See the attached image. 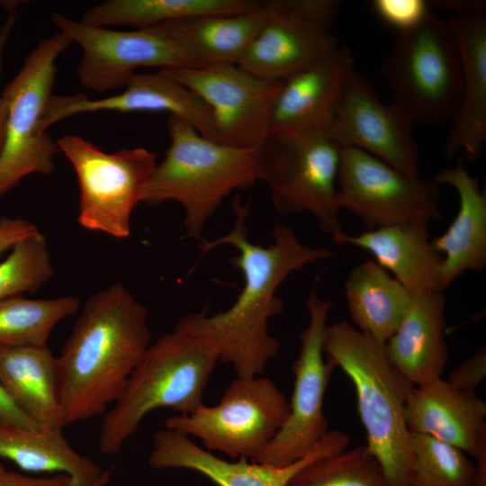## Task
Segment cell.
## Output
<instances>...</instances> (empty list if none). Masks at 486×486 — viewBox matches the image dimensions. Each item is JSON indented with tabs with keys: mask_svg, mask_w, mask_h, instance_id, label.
Returning <instances> with one entry per match:
<instances>
[{
	"mask_svg": "<svg viewBox=\"0 0 486 486\" xmlns=\"http://www.w3.org/2000/svg\"><path fill=\"white\" fill-rule=\"evenodd\" d=\"M233 212L232 229L214 240H202L199 249L202 256L220 246H233L238 253L230 262L241 272L243 288L228 310L211 315L203 309L185 317L214 345L220 362L230 364L238 377L248 378L259 376L280 350L279 341L268 331L269 320L284 309L277 288L292 273L330 258L333 252L306 246L283 224L274 227L271 245H256L248 238V206L237 197Z\"/></svg>",
	"mask_w": 486,
	"mask_h": 486,
	"instance_id": "6da1fadb",
	"label": "cell"
},
{
	"mask_svg": "<svg viewBox=\"0 0 486 486\" xmlns=\"http://www.w3.org/2000/svg\"><path fill=\"white\" fill-rule=\"evenodd\" d=\"M147 308L122 283L90 296L56 356L63 428L104 416L151 344Z\"/></svg>",
	"mask_w": 486,
	"mask_h": 486,
	"instance_id": "7a4b0ae2",
	"label": "cell"
},
{
	"mask_svg": "<svg viewBox=\"0 0 486 486\" xmlns=\"http://www.w3.org/2000/svg\"><path fill=\"white\" fill-rule=\"evenodd\" d=\"M220 362L214 345L184 316L148 346L122 393L104 415L100 451L120 453L150 412L167 408L188 414L203 404L205 387Z\"/></svg>",
	"mask_w": 486,
	"mask_h": 486,
	"instance_id": "3957f363",
	"label": "cell"
},
{
	"mask_svg": "<svg viewBox=\"0 0 486 486\" xmlns=\"http://www.w3.org/2000/svg\"><path fill=\"white\" fill-rule=\"evenodd\" d=\"M327 361L351 380L366 446L391 486H410L412 452L404 410L413 384L390 361L385 343L347 321L328 325L323 339Z\"/></svg>",
	"mask_w": 486,
	"mask_h": 486,
	"instance_id": "277c9868",
	"label": "cell"
},
{
	"mask_svg": "<svg viewBox=\"0 0 486 486\" xmlns=\"http://www.w3.org/2000/svg\"><path fill=\"white\" fill-rule=\"evenodd\" d=\"M170 145L157 164L141 202H178L186 236L199 238L207 220L233 191L258 181L257 148H241L209 140L187 122L169 115Z\"/></svg>",
	"mask_w": 486,
	"mask_h": 486,
	"instance_id": "5b68a950",
	"label": "cell"
},
{
	"mask_svg": "<svg viewBox=\"0 0 486 486\" xmlns=\"http://www.w3.org/2000/svg\"><path fill=\"white\" fill-rule=\"evenodd\" d=\"M394 104L415 123H451L462 99V69L454 35L429 12L417 27L397 32L382 66Z\"/></svg>",
	"mask_w": 486,
	"mask_h": 486,
	"instance_id": "8992f818",
	"label": "cell"
},
{
	"mask_svg": "<svg viewBox=\"0 0 486 486\" xmlns=\"http://www.w3.org/2000/svg\"><path fill=\"white\" fill-rule=\"evenodd\" d=\"M341 150L329 130L270 135L257 148L258 181L276 212L310 213L334 244L344 233L337 189Z\"/></svg>",
	"mask_w": 486,
	"mask_h": 486,
	"instance_id": "52a82bcc",
	"label": "cell"
},
{
	"mask_svg": "<svg viewBox=\"0 0 486 486\" xmlns=\"http://www.w3.org/2000/svg\"><path fill=\"white\" fill-rule=\"evenodd\" d=\"M72 41L62 32L42 39L3 91L8 99L5 139L0 154V199L32 174L55 170L57 140L40 130L51 96L58 56Z\"/></svg>",
	"mask_w": 486,
	"mask_h": 486,
	"instance_id": "ba28073f",
	"label": "cell"
},
{
	"mask_svg": "<svg viewBox=\"0 0 486 486\" xmlns=\"http://www.w3.org/2000/svg\"><path fill=\"white\" fill-rule=\"evenodd\" d=\"M57 141L77 178L79 225L116 238L130 237L131 214L157 166V154L144 148L107 153L74 134Z\"/></svg>",
	"mask_w": 486,
	"mask_h": 486,
	"instance_id": "9c48e42d",
	"label": "cell"
},
{
	"mask_svg": "<svg viewBox=\"0 0 486 486\" xmlns=\"http://www.w3.org/2000/svg\"><path fill=\"white\" fill-rule=\"evenodd\" d=\"M289 411V401L272 380L237 376L217 404H202L191 413L169 417L165 428L200 439L208 451L255 460L284 426Z\"/></svg>",
	"mask_w": 486,
	"mask_h": 486,
	"instance_id": "30bf717a",
	"label": "cell"
},
{
	"mask_svg": "<svg viewBox=\"0 0 486 486\" xmlns=\"http://www.w3.org/2000/svg\"><path fill=\"white\" fill-rule=\"evenodd\" d=\"M439 184L401 172L374 156L342 147L337 179L338 203L366 230L415 220H438Z\"/></svg>",
	"mask_w": 486,
	"mask_h": 486,
	"instance_id": "8fae6325",
	"label": "cell"
},
{
	"mask_svg": "<svg viewBox=\"0 0 486 486\" xmlns=\"http://www.w3.org/2000/svg\"><path fill=\"white\" fill-rule=\"evenodd\" d=\"M264 23L238 63L269 81H284L333 51L336 0H265Z\"/></svg>",
	"mask_w": 486,
	"mask_h": 486,
	"instance_id": "7c38bea8",
	"label": "cell"
},
{
	"mask_svg": "<svg viewBox=\"0 0 486 486\" xmlns=\"http://www.w3.org/2000/svg\"><path fill=\"white\" fill-rule=\"evenodd\" d=\"M50 20L82 50L76 70L81 86L100 94L123 88L140 67H196L164 22L119 31L89 25L58 13H51Z\"/></svg>",
	"mask_w": 486,
	"mask_h": 486,
	"instance_id": "4fadbf2b",
	"label": "cell"
},
{
	"mask_svg": "<svg viewBox=\"0 0 486 486\" xmlns=\"http://www.w3.org/2000/svg\"><path fill=\"white\" fill-rule=\"evenodd\" d=\"M309 321L300 333L301 347L292 364L293 392L289 415L274 437L254 462L284 466L307 455L329 431L323 405L333 366L327 361L323 339L332 308L310 292L306 300Z\"/></svg>",
	"mask_w": 486,
	"mask_h": 486,
	"instance_id": "5bb4252c",
	"label": "cell"
},
{
	"mask_svg": "<svg viewBox=\"0 0 486 486\" xmlns=\"http://www.w3.org/2000/svg\"><path fill=\"white\" fill-rule=\"evenodd\" d=\"M210 108L218 141L257 148L270 134V122L282 81H269L237 64L164 68Z\"/></svg>",
	"mask_w": 486,
	"mask_h": 486,
	"instance_id": "9a60e30c",
	"label": "cell"
},
{
	"mask_svg": "<svg viewBox=\"0 0 486 486\" xmlns=\"http://www.w3.org/2000/svg\"><path fill=\"white\" fill-rule=\"evenodd\" d=\"M414 125L396 104L382 102L368 79L354 69L346 78L329 131L342 147L359 148L418 176Z\"/></svg>",
	"mask_w": 486,
	"mask_h": 486,
	"instance_id": "2e32d148",
	"label": "cell"
},
{
	"mask_svg": "<svg viewBox=\"0 0 486 486\" xmlns=\"http://www.w3.org/2000/svg\"><path fill=\"white\" fill-rule=\"evenodd\" d=\"M347 434L329 430L304 457L274 466L240 458L227 461L196 445L189 436L163 428L153 436L148 465L155 470L184 469L196 472L218 486H287L303 468L315 461L346 449Z\"/></svg>",
	"mask_w": 486,
	"mask_h": 486,
	"instance_id": "e0dca14e",
	"label": "cell"
},
{
	"mask_svg": "<svg viewBox=\"0 0 486 486\" xmlns=\"http://www.w3.org/2000/svg\"><path fill=\"white\" fill-rule=\"evenodd\" d=\"M168 112L190 123L205 138L218 141L213 118L207 104L193 91L159 69L134 73L117 94L91 99L85 94L53 95L45 107L40 130L47 131L54 123L86 112Z\"/></svg>",
	"mask_w": 486,
	"mask_h": 486,
	"instance_id": "ac0fdd59",
	"label": "cell"
},
{
	"mask_svg": "<svg viewBox=\"0 0 486 486\" xmlns=\"http://www.w3.org/2000/svg\"><path fill=\"white\" fill-rule=\"evenodd\" d=\"M351 52L333 51L282 81L270 122V135L329 130L348 75Z\"/></svg>",
	"mask_w": 486,
	"mask_h": 486,
	"instance_id": "d6986e66",
	"label": "cell"
},
{
	"mask_svg": "<svg viewBox=\"0 0 486 486\" xmlns=\"http://www.w3.org/2000/svg\"><path fill=\"white\" fill-rule=\"evenodd\" d=\"M410 432L433 436L475 459L486 452V403L440 378L413 386L404 410Z\"/></svg>",
	"mask_w": 486,
	"mask_h": 486,
	"instance_id": "ffe728a7",
	"label": "cell"
},
{
	"mask_svg": "<svg viewBox=\"0 0 486 486\" xmlns=\"http://www.w3.org/2000/svg\"><path fill=\"white\" fill-rule=\"evenodd\" d=\"M485 12L458 13L446 21L456 43L462 69V99L451 122L443 153L450 158L464 150L474 161L486 143Z\"/></svg>",
	"mask_w": 486,
	"mask_h": 486,
	"instance_id": "44dd1931",
	"label": "cell"
},
{
	"mask_svg": "<svg viewBox=\"0 0 486 486\" xmlns=\"http://www.w3.org/2000/svg\"><path fill=\"white\" fill-rule=\"evenodd\" d=\"M428 225L429 220H415L357 235L344 232L335 244L369 252L411 295L444 291L443 256L431 245Z\"/></svg>",
	"mask_w": 486,
	"mask_h": 486,
	"instance_id": "7402d4cb",
	"label": "cell"
},
{
	"mask_svg": "<svg viewBox=\"0 0 486 486\" xmlns=\"http://www.w3.org/2000/svg\"><path fill=\"white\" fill-rule=\"evenodd\" d=\"M446 303L444 291L412 295L399 327L385 342L390 361L414 386L442 377L448 363Z\"/></svg>",
	"mask_w": 486,
	"mask_h": 486,
	"instance_id": "603a6c76",
	"label": "cell"
},
{
	"mask_svg": "<svg viewBox=\"0 0 486 486\" xmlns=\"http://www.w3.org/2000/svg\"><path fill=\"white\" fill-rule=\"evenodd\" d=\"M437 184H448L457 193V213L440 236L431 240L443 256L442 287L446 289L467 271L486 266V193L479 180L457 164L444 168L433 178Z\"/></svg>",
	"mask_w": 486,
	"mask_h": 486,
	"instance_id": "cb8c5ba5",
	"label": "cell"
},
{
	"mask_svg": "<svg viewBox=\"0 0 486 486\" xmlns=\"http://www.w3.org/2000/svg\"><path fill=\"white\" fill-rule=\"evenodd\" d=\"M0 384L14 405L45 428H63L56 356L48 345L0 346Z\"/></svg>",
	"mask_w": 486,
	"mask_h": 486,
	"instance_id": "d4e9b609",
	"label": "cell"
},
{
	"mask_svg": "<svg viewBox=\"0 0 486 486\" xmlns=\"http://www.w3.org/2000/svg\"><path fill=\"white\" fill-rule=\"evenodd\" d=\"M265 15L259 1L244 13L202 14L164 23L196 67L238 65L259 32Z\"/></svg>",
	"mask_w": 486,
	"mask_h": 486,
	"instance_id": "484cf974",
	"label": "cell"
},
{
	"mask_svg": "<svg viewBox=\"0 0 486 486\" xmlns=\"http://www.w3.org/2000/svg\"><path fill=\"white\" fill-rule=\"evenodd\" d=\"M344 287L349 316L357 329L385 343L399 327L412 295L369 259L349 272Z\"/></svg>",
	"mask_w": 486,
	"mask_h": 486,
	"instance_id": "4316f807",
	"label": "cell"
},
{
	"mask_svg": "<svg viewBox=\"0 0 486 486\" xmlns=\"http://www.w3.org/2000/svg\"><path fill=\"white\" fill-rule=\"evenodd\" d=\"M0 458L25 472L67 474L72 486H93L104 471L71 446L62 428L32 430L0 424Z\"/></svg>",
	"mask_w": 486,
	"mask_h": 486,
	"instance_id": "83f0119b",
	"label": "cell"
},
{
	"mask_svg": "<svg viewBox=\"0 0 486 486\" xmlns=\"http://www.w3.org/2000/svg\"><path fill=\"white\" fill-rule=\"evenodd\" d=\"M258 4L256 0H108L87 9L80 21L104 28L142 29L195 15L244 13Z\"/></svg>",
	"mask_w": 486,
	"mask_h": 486,
	"instance_id": "f1b7e54d",
	"label": "cell"
},
{
	"mask_svg": "<svg viewBox=\"0 0 486 486\" xmlns=\"http://www.w3.org/2000/svg\"><path fill=\"white\" fill-rule=\"evenodd\" d=\"M80 301L73 295L52 299L16 296L0 301V346L48 345L58 322L76 313Z\"/></svg>",
	"mask_w": 486,
	"mask_h": 486,
	"instance_id": "f546056e",
	"label": "cell"
},
{
	"mask_svg": "<svg viewBox=\"0 0 486 486\" xmlns=\"http://www.w3.org/2000/svg\"><path fill=\"white\" fill-rule=\"evenodd\" d=\"M410 486H471L475 464L458 447L410 432Z\"/></svg>",
	"mask_w": 486,
	"mask_h": 486,
	"instance_id": "4dcf8cb0",
	"label": "cell"
},
{
	"mask_svg": "<svg viewBox=\"0 0 486 486\" xmlns=\"http://www.w3.org/2000/svg\"><path fill=\"white\" fill-rule=\"evenodd\" d=\"M287 486H391L366 446L324 457L300 471Z\"/></svg>",
	"mask_w": 486,
	"mask_h": 486,
	"instance_id": "1f68e13d",
	"label": "cell"
},
{
	"mask_svg": "<svg viewBox=\"0 0 486 486\" xmlns=\"http://www.w3.org/2000/svg\"><path fill=\"white\" fill-rule=\"evenodd\" d=\"M0 263V301L35 292L54 274L47 238L37 230L20 239Z\"/></svg>",
	"mask_w": 486,
	"mask_h": 486,
	"instance_id": "d6a6232c",
	"label": "cell"
},
{
	"mask_svg": "<svg viewBox=\"0 0 486 486\" xmlns=\"http://www.w3.org/2000/svg\"><path fill=\"white\" fill-rule=\"evenodd\" d=\"M374 11L382 22L397 32L411 30L429 14V4L424 0H374Z\"/></svg>",
	"mask_w": 486,
	"mask_h": 486,
	"instance_id": "836d02e7",
	"label": "cell"
},
{
	"mask_svg": "<svg viewBox=\"0 0 486 486\" xmlns=\"http://www.w3.org/2000/svg\"><path fill=\"white\" fill-rule=\"evenodd\" d=\"M486 376V349L481 347L454 367L447 381L456 389L476 393V389Z\"/></svg>",
	"mask_w": 486,
	"mask_h": 486,
	"instance_id": "e575fe53",
	"label": "cell"
},
{
	"mask_svg": "<svg viewBox=\"0 0 486 486\" xmlns=\"http://www.w3.org/2000/svg\"><path fill=\"white\" fill-rule=\"evenodd\" d=\"M32 222L20 217L0 219V256L22 238L39 230Z\"/></svg>",
	"mask_w": 486,
	"mask_h": 486,
	"instance_id": "d590c367",
	"label": "cell"
},
{
	"mask_svg": "<svg viewBox=\"0 0 486 486\" xmlns=\"http://www.w3.org/2000/svg\"><path fill=\"white\" fill-rule=\"evenodd\" d=\"M0 486H72V480L64 473L33 477L4 470L0 472Z\"/></svg>",
	"mask_w": 486,
	"mask_h": 486,
	"instance_id": "8d00e7d4",
	"label": "cell"
},
{
	"mask_svg": "<svg viewBox=\"0 0 486 486\" xmlns=\"http://www.w3.org/2000/svg\"><path fill=\"white\" fill-rule=\"evenodd\" d=\"M0 424L16 426L32 430L44 429L19 410L0 384Z\"/></svg>",
	"mask_w": 486,
	"mask_h": 486,
	"instance_id": "74e56055",
	"label": "cell"
},
{
	"mask_svg": "<svg viewBox=\"0 0 486 486\" xmlns=\"http://www.w3.org/2000/svg\"><path fill=\"white\" fill-rule=\"evenodd\" d=\"M16 18L15 12L8 13L5 21L0 24V76L3 68V57L5 45L12 32ZM8 117V99L4 92L0 94V154L2 152Z\"/></svg>",
	"mask_w": 486,
	"mask_h": 486,
	"instance_id": "f35d334b",
	"label": "cell"
},
{
	"mask_svg": "<svg viewBox=\"0 0 486 486\" xmlns=\"http://www.w3.org/2000/svg\"><path fill=\"white\" fill-rule=\"evenodd\" d=\"M429 5L454 10L458 13L485 12L486 4L482 0H437L431 1Z\"/></svg>",
	"mask_w": 486,
	"mask_h": 486,
	"instance_id": "ab89813d",
	"label": "cell"
},
{
	"mask_svg": "<svg viewBox=\"0 0 486 486\" xmlns=\"http://www.w3.org/2000/svg\"><path fill=\"white\" fill-rule=\"evenodd\" d=\"M471 486H486V452L476 458L475 470Z\"/></svg>",
	"mask_w": 486,
	"mask_h": 486,
	"instance_id": "60d3db41",
	"label": "cell"
},
{
	"mask_svg": "<svg viewBox=\"0 0 486 486\" xmlns=\"http://www.w3.org/2000/svg\"><path fill=\"white\" fill-rule=\"evenodd\" d=\"M111 474V469L104 470L102 475L93 486H106L110 482Z\"/></svg>",
	"mask_w": 486,
	"mask_h": 486,
	"instance_id": "b9f144b4",
	"label": "cell"
},
{
	"mask_svg": "<svg viewBox=\"0 0 486 486\" xmlns=\"http://www.w3.org/2000/svg\"><path fill=\"white\" fill-rule=\"evenodd\" d=\"M4 466L3 465V464L0 462V472H2L3 471H4Z\"/></svg>",
	"mask_w": 486,
	"mask_h": 486,
	"instance_id": "7bdbcfd3",
	"label": "cell"
}]
</instances>
